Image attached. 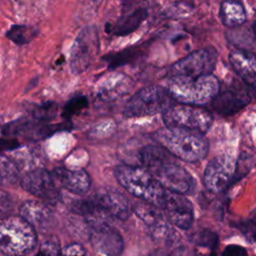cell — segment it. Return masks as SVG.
Masks as SVG:
<instances>
[{
	"label": "cell",
	"instance_id": "e0dca14e",
	"mask_svg": "<svg viewBox=\"0 0 256 256\" xmlns=\"http://www.w3.org/2000/svg\"><path fill=\"white\" fill-rule=\"evenodd\" d=\"M229 61L240 78L256 90V54L245 50H234L229 54Z\"/></svg>",
	"mask_w": 256,
	"mask_h": 256
},
{
	"label": "cell",
	"instance_id": "83f0119b",
	"mask_svg": "<svg viewBox=\"0 0 256 256\" xmlns=\"http://www.w3.org/2000/svg\"><path fill=\"white\" fill-rule=\"evenodd\" d=\"M194 241L197 243V245L209 248L214 251L218 243V237L214 232L210 230H201L194 235Z\"/></svg>",
	"mask_w": 256,
	"mask_h": 256
},
{
	"label": "cell",
	"instance_id": "f546056e",
	"mask_svg": "<svg viewBox=\"0 0 256 256\" xmlns=\"http://www.w3.org/2000/svg\"><path fill=\"white\" fill-rule=\"evenodd\" d=\"M62 256H88L85 249L77 243H72L62 249Z\"/></svg>",
	"mask_w": 256,
	"mask_h": 256
},
{
	"label": "cell",
	"instance_id": "52a82bcc",
	"mask_svg": "<svg viewBox=\"0 0 256 256\" xmlns=\"http://www.w3.org/2000/svg\"><path fill=\"white\" fill-rule=\"evenodd\" d=\"M162 119L165 127L180 128L201 134L206 133L213 122V117L208 110L187 104L172 105L162 114Z\"/></svg>",
	"mask_w": 256,
	"mask_h": 256
},
{
	"label": "cell",
	"instance_id": "7a4b0ae2",
	"mask_svg": "<svg viewBox=\"0 0 256 256\" xmlns=\"http://www.w3.org/2000/svg\"><path fill=\"white\" fill-rule=\"evenodd\" d=\"M152 137L171 155L187 162L202 160L209 149L204 134L185 129L165 127L157 130Z\"/></svg>",
	"mask_w": 256,
	"mask_h": 256
},
{
	"label": "cell",
	"instance_id": "7c38bea8",
	"mask_svg": "<svg viewBox=\"0 0 256 256\" xmlns=\"http://www.w3.org/2000/svg\"><path fill=\"white\" fill-rule=\"evenodd\" d=\"M168 220L180 229H189L193 223V206L182 194L167 192L162 208Z\"/></svg>",
	"mask_w": 256,
	"mask_h": 256
},
{
	"label": "cell",
	"instance_id": "d6a6232c",
	"mask_svg": "<svg viewBox=\"0 0 256 256\" xmlns=\"http://www.w3.org/2000/svg\"><path fill=\"white\" fill-rule=\"evenodd\" d=\"M169 256H193V254L185 247L176 248L173 252L169 254Z\"/></svg>",
	"mask_w": 256,
	"mask_h": 256
},
{
	"label": "cell",
	"instance_id": "7402d4cb",
	"mask_svg": "<svg viewBox=\"0 0 256 256\" xmlns=\"http://www.w3.org/2000/svg\"><path fill=\"white\" fill-rule=\"evenodd\" d=\"M147 10L143 7L135 9L131 13L122 16L112 26L111 31L115 35H126L133 32L139 27L143 20L147 17Z\"/></svg>",
	"mask_w": 256,
	"mask_h": 256
},
{
	"label": "cell",
	"instance_id": "d6986e66",
	"mask_svg": "<svg viewBox=\"0 0 256 256\" xmlns=\"http://www.w3.org/2000/svg\"><path fill=\"white\" fill-rule=\"evenodd\" d=\"M132 82L124 74L116 73L106 78L97 88V95L103 101H113L129 93Z\"/></svg>",
	"mask_w": 256,
	"mask_h": 256
},
{
	"label": "cell",
	"instance_id": "44dd1931",
	"mask_svg": "<svg viewBox=\"0 0 256 256\" xmlns=\"http://www.w3.org/2000/svg\"><path fill=\"white\" fill-rule=\"evenodd\" d=\"M219 16L222 23L228 27H236L246 21L244 6L237 1H224L221 3Z\"/></svg>",
	"mask_w": 256,
	"mask_h": 256
},
{
	"label": "cell",
	"instance_id": "8992f818",
	"mask_svg": "<svg viewBox=\"0 0 256 256\" xmlns=\"http://www.w3.org/2000/svg\"><path fill=\"white\" fill-rule=\"evenodd\" d=\"M173 99L166 88L151 85L138 90L132 95L123 110L125 117H142L164 113L173 104Z\"/></svg>",
	"mask_w": 256,
	"mask_h": 256
},
{
	"label": "cell",
	"instance_id": "e575fe53",
	"mask_svg": "<svg viewBox=\"0 0 256 256\" xmlns=\"http://www.w3.org/2000/svg\"><path fill=\"white\" fill-rule=\"evenodd\" d=\"M149 256H169V255H165L162 251H156V252L151 253Z\"/></svg>",
	"mask_w": 256,
	"mask_h": 256
},
{
	"label": "cell",
	"instance_id": "4316f807",
	"mask_svg": "<svg viewBox=\"0 0 256 256\" xmlns=\"http://www.w3.org/2000/svg\"><path fill=\"white\" fill-rule=\"evenodd\" d=\"M58 105L55 102H45L40 105H37L32 111L33 119L43 123L49 121L55 117Z\"/></svg>",
	"mask_w": 256,
	"mask_h": 256
},
{
	"label": "cell",
	"instance_id": "484cf974",
	"mask_svg": "<svg viewBox=\"0 0 256 256\" xmlns=\"http://www.w3.org/2000/svg\"><path fill=\"white\" fill-rule=\"evenodd\" d=\"M19 175V168H17L16 162L11 160L2 154L1 156V182L12 184Z\"/></svg>",
	"mask_w": 256,
	"mask_h": 256
},
{
	"label": "cell",
	"instance_id": "cb8c5ba5",
	"mask_svg": "<svg viewBox=\"0 0 256 256\" xmlns=\"http://www.w3.org/2000/svg\"><path fill=\"white\" fill-rule=\"evenodd\" d=\"M88 106V99L84 95H77L72 97L64 106L62 111V117L66 120H70L73 116L81 112Z\"/></svg>",
	"mask_w": 256,
	"mask_h": 256
},
{
	"label": "cell",
	"instance_id": "6da1fadb",
	"mask_svg": "<svg viewBox=\"0 0 256 256\" xmlns=\"http://www.w3.org/2000/svg\"><path fill=\"white\" fill-rule=\"evenodd\" d=\"M167 150L161 146L147 145L139 152V161L156 180L169 192L177 194L192 193L196 182L192 175L173 160Z\"/></svg>",
	"mask_w": 256,
	"mask_h": 256
},
{
	"label": "cell",
	"instance_id": "8fae6325",
	"mask_svg": "<svg viewBox=\"0 0 256 256\" xmlns=\"http://www.w3.org/2000/svg\"><path fill=\"white\" fill-rule=\"evenodd\" d=\"M236 173V161L230 155L214 157L206 166L203 175L205 188L213 193L223 192Z\"/></svg>",
	"mask_w": 256,
	"mask_h": 256
},
{
	"label": "cell",
	"instance_id": "277c9868",
	"mask_svg": "<svg viewBox=\"0 0 256 256\" xmlns=\"http://www.w3.org/2000/svg\"><path fill=\"white\" fill-rule=\"evenodd\" d=\"M166 89L174 101L200 106L214 100L220 91V84L212 74L199 77H171L168 78Z\"/></svg>",
	"mask_w": 256,
	"mask_h": 256
},
{
	"label": "cell",
	"instance_id": "f1b7e54d",
	"mask_svg": "<svg viewBox=\"0 0 256 256\" xmlns=\"http://www.w3.org/2000/svg\"><path fill=\"white\" fill-rule=\"evenodd\" d=\"M39 256H62V250L60 249L59 242L56 238L46 239L38 252Z\"/></svg>",
	"mask_w": 256,
	"mask_h": 256
},
{
	"label": "cell",
	"instance_id": "d590c367",
	"mask_svg": "<svg viewBox=\"0 0 256 256\" xmlns=\"http://www.w3.org/2000/svg\"><path fill=\"white\" fill-rule=\"evenodd\" d=\"M252 29H253L254 34L256 35V21H254V23H253V25H252Z\"/></svg>",
	"mask_w": 256,
	"mask_h": 256
},
{
	"label": "cell",
	"instance_id": "5bb4252c",
	"mask_svg": "<svg viewBox=\"0 0 256 256\" xmlns=\"http://www.w3.org/2000/svg\"><path fill=\"white\" fill-rule=\"evenodd\" d=\"M90 241L93 248L103 256H119L123 250V239L109 224L91 227Z\"/></svg>",
	"mask_w": 256,
	"mask_h": 256
},
{
	"label": "cell",
	"instance_id": "5b68a950",
	"mask_svg": "<svg viewBox=\"0 0 256 256\" xmlns=\"http://www.w3.org/2000/svg\"><path fill=\"white\" fill-rule=\"evenodd\" d=\"M36 242L35 229L22 217L10 216L2 219L0 248L3 254L23 256L33 250Z\"/></svg>",
	"mask_w": 256,
	"mask_h": 256
},
{
	"label": "cell",
	"instance_id": "ffe728a7",
	"mask_svg": "<svg viewBox=\"0 0 256 256\" xmlns=\"http://www.w3.org/2000/svg\"><path fill=\"white\" fill-rule=\"evenodd\" d=\"M20 217L27 221L34 229L45 228L52 221V212L45 203L29 200L24 202L19 209Z\"/></svg>",
	"mask_w": 256,
	"mask_h": 256
},
{
	"label": "cell",
	"instance_id": "1f68e13d",
	"mask_svg": "<svg viewBox=\"0 0 256 256\" xmlns=\"http://www.w3.org/2000/svg\"><path fill=\"white\" fill-rule=\"evenodd\" d=\"M221 256H248V254H247V250L244 247L231 244L224 249Z\"/></svg>",
	"mask_w": 256,
	"mask_h": 256
},
{
	"label": "cell",
	"instance_id": "603a6c76",
	"mask_svg": "<svg viewBox=\"0 0 256 256\" xmlns=\"http://www.w3.org/2000/svg\"><path fill=\"white\" fill-rule=\"evenodd\" d=\"M39 34V29L32 25L16 24L10 27L6 32V36L18 45L31 42Z\"/></svg>",
	"mask_w": 256,
	"mask_h": 256
},
{
	"label": "cell",
	"instance_id": "4fadbf2b",
	"mask_svg": "<svg viewBox=\"0 0 256 256\" xmlns=\"http://www.w3.org/2000/svg\"><path fill=\"white\" fill-rule=\"evenodd\" d=\"M96 207L108 218L125 220L130 215V207L126 197L116 189L107 188L92 196Z\"/></svg>",
	"mask_w": 256,
	"mask_h": 256
},
{
	"label": "cell",
	"instance_id": "2e32d148",
	"mask_svg": "<svg viewBox=\"0 0 256 256\" xmlns=\"http://www.w3.org/2000/svg\"><path fill=\"white\" fill-rule=\"evenodd\" d=\"M52 174L60 186L75 194H85L91 185L90 176L83 169L58 167L52 171Z\"/></svg>",
	"mask_w": 256,
	"mask_h": 256
},
{
	"label": "cell",
	"instance_id": "d4e9b609",
	"mask_svg": "<svg viewBox=\"0 0 256 256\" xmlns=\"http://www.w3.org/2000/svg\"><path fill=\"white\" fill-rule=\"evenodd\" d=\"M139 51H140L139 47L127 48L121 52L108 55L107 57H105V60L109 63L110 68H115L117 66L124 65L125 63H128L131 60H133L137 56Z\"/></svg>",
	"mask_w": 256,
	"mask_h": 256
},
{
	"label": "cell",
	"instance_id": "4dcf8cb0",
	"mask_svg": "<svg viewBox=\"0 0 256 256\" xmlns=\"http://www.w3.org/2000/svg\"><path fill=\"white\" fill-rule=\"evenodd\" d=\"M241 229L250 240L256 241V216L243 223Z\"/></svg>",
	"mask_w": 256,
	"mask_h": 256
},
{
	"label": "cell",
	"instance_id": "30bf717a",
	"mask_svg": "<svg viewBox=\"0 0 256 256\" xmlns=\"http://www.w3.org/2000/svg\"><path fill=\"white\" fill-rule=\"evenodd\" d=\"M21 186L28 193L47 203L55 204L60 199L59 184L52 172L44 168H35L26 173L21 179Z\"/></svg>",
	"mask_w": 256,
	"mask_h": 256
},
{
	"label": "cell",
	"instance_id": "ac0fdd59",
	"mask_svg": "<svg viewBox=\"0 0 256 256\" xmlns=\"http://www.w3.org/2000/svg\"><path fill=\"white\" fill-rule=\"evenodd\" d=\"M249 102V97L245 91L240 89H226L219 91L212 101L214 110L222 115H231L241 110Z\"/></svg>",
	"mask_w": 256,
	"mask_h": 256
},
{
	"label": "cell",
	"instance_id": "9c48e42d",
	"mask_svg": "<svg viewBox=\"0 0 256 256\" xmlns=\"http://www.w3.org/2000/svg\"><path fill=\"white\" fill-rule=\"evenodd\" d=\"M99 52V36L93 25L84 27L77 35L71 49L70 69L74 74L84 72Z\"/></svg>",
	"mask_w": 256,
	"mask_h": 256
},
{
	"label": "cell",
	"instance_id": "ba28073f",
	"mask_svg": "<svg viewBox=\"0 0 256 256\" xmlns=\"http://www.w3.org/2000/svg\"><path fill=\"white\" fill-rule=\"evenodd\" d=\"M217 61V51L213 47H206L193 51L189 55L175 62L168 70L171 77H199L212 74Z\"/></svg>",
	"mask_w": 256,
	"mask_h": 256
},
{
	"label": "cell",
	"instance_id": "3957f363",
	"mask_svg": "<svg viewBox=\"0 0 256 256\" xmlns=\"http://www.w3.org/2000/svg\"><path fill=\"white\" fill-rule=\"evenodd\" d=\"M114 176L117 182L133 196L163 208L168 191L143 167L119 165L114 169Z\"/></svg>",
	"mask_w": 256,
	"mask_h": 256
},
{
	"label": "cell",
	"instance_id": "9a60e30c",
	"mask_svg": "<svg viewBox=\"0 0 256 256\" xmlns=\"http://www.w3.org/2000/svg\"><path fill=\"white\" fill-rule=\"evenodd\" d=\"M133 211L149 227L153 237L158 239H166L173 234L171 227L159 212L158 207L143 202L137 203L133 207Z\"/></svg>",
	"mask_w": 256,
	"mask_h": 256
},
{
	"label": "cell",
	"instance_id": "836d02e7",
	"mask_svg": "<svg viewBox=\"0 0 256 256\" xmlns=\"http://www.w3.org/2000/svg\"><path fill=\"white\" fill-rule=\"evenodd\" d=\"M19 143L17 142V140H11V139H7V141L5 142L4 140L2 141V150H10V149H13V148H16L18 147Z\"/></svg>",
	"mask_w": 256,
	"mask_h": 256
}]
</instances>
